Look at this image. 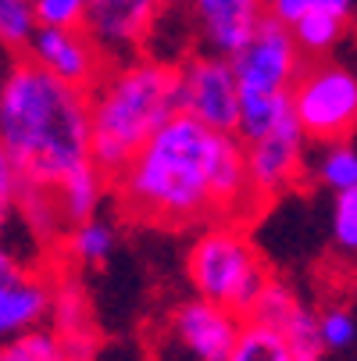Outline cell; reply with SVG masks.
<instances>
[{
	"label": "cell",
	"instance_id": "1",
	"mask_svg": "<svg viewBox=\"0 0 357 361\" xmlns=\"http://www.w3.org/2000/svg\"><path fill=\"white\" fill-rule=\"evenodd\" d=\"M118 208L146 226L186 229L229 222L258 204L246 179V147L236 133H218L179 111L111 179Z\"/></svg>",
	"mask_w": 357,
	"mask_h": 361
},
{
	"label": "cell",
	"instance_id": "2",
	"mask_svg": "<svg viewBox=\"0 0 357 361\" xmlns=\"http://www.w3.org/2000/svg\"><path fill=\"white\" fill-rule=\"evenodd\" d=\"M0 143L36 186H58L93 161L89 90L68 86L32 58H11L0 93Z\"/></svg>",
	"mask_w": 357,
	"mask_h": 361
},
{
	"label": "cell",
	"instance_id": "3",
	"mask_svg": "<svg viewBox=\"0 0 357 361\" xmlns=\"http://www.w3.org/2000/svg\"><path fill=\"white\" fill-rule=\"evenodd\" d=\"M179 111V65L150 54L111 61L100 82L89 90L93 165L115 179Z\"/></svg>",
	"mask_w": 357,
	"mask_h": 361
},
{
	"label": "cell",
	"instance_id": "4",
	"mask_svg": "<svg viewBox=\"0 0 357 361\" xmlns=\"http://www.w3.org/2000/svg\"><path fill=\"white\" fill-rule=\"evenodd\" d=\"M186 279L196 297L225 304L246 319L261 286L272 279L261 254L236 222H211L200 229L186 254Z\"/></svg>",
	"mask_w": 357,
	"mask_h": 361
},
{
	"label": "cell",
	"instance_id": "5",
	"mask_svg": "<svg viewBox=\"0 0 357 361\" xmlns=\"http://www.w3.org/2000/svg\"><path fill=\"white\" fill-rule=\"evenodd\" d=\"M246 319L208 297H186L161 319L154 361H229Z\"/></svg>",
	"mask_w": 357,
	"mask_h": 361
},
{
	"label": "cell",
	"instance_id": "6",
	"mask_svg": "<svg viewBox=\"0 0 357 361\" xmlns=\"http://www.w3.org/2000/svg\"><path fill=\"white\" fill-rule=\"evenodd\" d=\"M293 118L315 143H346L357 133V72L336 61H308L289 93Z\"/></svg>",
	"mask_w": 357,
	"mask_h": 361
},
{
	"label": "cell",
	"instance_id": "7",
	"mask_svg": "<svg viewBox=\"0 0 357 361\" xmlns=\"http://www.w3.org/2000/svg\"><path fill=\"white\" fill-rule=\"evenodd\" d=\"M303 65L308 61H303L293 32L275 18H265L258 32L232 54L243 97H289Z\"/></svg>",
	"mask_w": 357,
	"mask_h": 361
},
{
	"label": "cell",
	"instance_id": "8",
	"mask_svg": "<svg viewBox=\"0 0 357 361\" xmlns=\"http://www.w3.org/2000/svg\"><path fill=\"white\" fill-rule=\"evenodd\" d=\"M179 90L182 111L218 133H236L239 126V79L232 58L222 54H193L179 65Z\"/></svg>",
	"mask_w": 357,
	"mask_h": 361
},
{
	"label": "cell",
	"instance_id": "9",
	"mask_svg": "<svg viewBox=\"0 0 357 361\" xmlns=\"http://www.w3.org/2000/svg\"><path fill=\"white\" fill-rule=\"evenodd\" d=\"M243 147H246V179H250V193L258 208H265V204H272L275 197H282L286 190L300 183L308 136H303L296 118H286L272 133Z\"/></svg>",
	"mask_w": 357,
	"mask_h": 361
},
{
	"label": "cell",
	"instance_id": "10",
	"mask_svg": "<svg viewBox=\"0 0 357 361\" xmlns=\"http://www.w3.org/2000/svg\"><path fill=\"white\" fill-rule=\"evenodd\" d=\"M246 322H258V326L279 333L282 343L289 347L293 361H322L329 354V347L322 340L318 315L279 279H268L261 286L258 300H253L250 312H246Z\"/></svg>",
	"mask_w": 357,
	"mask_h": 361
},
{
	"label": "cell",
	"instance_id": "11",
	"mask_svg": "<svg viewBox=\"0 0 357 361\" xmlns=\"http://www.w3.org/2000/svg\"><path fill=\"white\" fill-rule=\"evenodd\" d=\"M25 58H32L39 68L79 90H93L111 65V58L100 50V43L86 29H39L25 50Z\"/></svg>",
	"mask_w": 357,
	"mask_h": 361
},
{
	"label": "cell",
	"instance_id": "12",
	"mask_svg": "<svg viewBox=\"0 0 357 361\" xmlns=\"http://www.w3.org/2000/svg\"><path fill=\"white\" fill-rule=\"evenodd\" d=\"M158 0H93L86 32L100 43V50L111 58H132L136 50L150 39L158 25Z\"/></svg>",
	"mask_w": 357,
	"mask_h": 361
},
{
	"label": "cell",
	"instance_id": "13",
	"mask_svg": "<svg viewBox=\"0 0 357 361\" xmlns=\"http://www.w3.org/2000/svg\"><path fill=\"white\" fill-rule=\"evenodd\" d=\"M189 15L208 54L232 58L268 18V0H189Z\"/></svg>",
	"mask_w": 357,
	"mask_h": 361
},
{
	"label": "cell",
	"instance_id": "14",
	"mask_svg": "<svg viewBox=\"0 0 357 361\" xmlns=\"http://www.w3.org/2000/svg\"><path fill=\"white\" fill-rule=\"evenodd\" d=\"M50 304H54V276L46 269H25L22 276L0 286V343L25 333L46 329Z\"/></svg>",
	"mask_w": 357,
	"mask_h": 361
},
{
	"label": "cell",
	"instance_id": "15",
	"mask_svg": "<svg viewBox=\"0 0 357 361\" xmlns=\"http://www.w3.org/2000/svg\"><path fill=\"white\" fill-rule=\"evenodd\" d=\"M50 329L68 347L72 361H93L100 350V333L93 319V304L86 286L75 279L72 269L54 276V304H50Z\"/></svg>",
	"mask_w": 357,
	"mask_h": 361
},
{
	"label": "cell",
	"instance_id": "16",
	"mask_svg": "<svg viewBox=\"0 0 357 361\" xmlns=\"http://www.w3.org/2000/svg\"><path fill=\"white\" fill-rule=\"evenodd\" d=\"M118 247V233L108 219H86V222H75L65 229L61 243H58V254L68 269H100L111 262V254Z\"/></svg>",
	"mask_w": 357,
	"mask_h": 361
},
{
	"label": "cell",
	"instance_id": "17",
	"mask_svg": "<svg viewBox=\"0 0 357 361\" xmlns=\"http://www.w3.org/2000/svg\"><path fill=\"white\" fill-rule=\"evenodd\" d=\"M22 229L43 243V247H58L68 222H65V212H61V200H58V190L54 186H36V183H25L22 186V197H18V215Z\"/></svg>",
	"mask_w": 357,
	"mask_h": 361
},
{
	"label": "cell",
	"instance_id": "18",
	"mask_svg": "<svg viewBox=\"0 0 357 361\" xmlns=\"http://www.w3.org/2000/svg\"><path fill=\"white\" fill-rule=\"evenodd\" d=\"M54 190H58V200H61L65 222L75 226V222H86V219L100 215V204H104V193L111 190V179L89 161V165L75 169L68 179H61Z\"/></svg>",
	"mask_w": 357,
	"mask_h": 361
},
{
	"label": "cell",
	"instance_id": "19",
	"mask_svg": "<svg viewBox=\"0 0 357 361\" xmlns=\"http://www.w3.org/2000/svg\"><path fill=\"white\" fill-rule=\"evenodd\" d=\"M286 118H293V100L289 97H243L236 136L243 143H250V140L272 133L275 126H282Z\"/></svg>",
	"mask_w": 357,
	"mask_h": 361
},
{
	"label": "cell",
	"instance_id": "20",
	"mask_svg": "<svg viewBox=\"0 0 357 361\" xmlns=\"http://www.w3.org/2000/svg\"><path fill=\"white\" fill-rule=\"evenodd\" d=\"M315 176L332 197L357 193V147L325 143L322 154H318V161H315Z\"/></svg>",
	"mask_w": 357,
	"mask_h": 361
},
{
	"label": "cell",
	"instance_id": "21",
	"mask_svg": "<svg viewBox=\"0 0 357 361\" xmlns=\"http://www.w3.org/2000/svg\"><path fill=\"white\" fill-rule=\"evenodd\" d=\"M36 32H39V18L32 0H0V50L4 54L22 58Z\"/></svg>",
	"mask_w": 357,
	"mask_h": 361
},
{
	"label": "cell",
	"instance_id": "22",
	"mask_svg": "<svg viewBox=\"0 0 357 361\" xmlns=\"http://www.w3.org/2000/svg\"><path fill=\"white\" fill-rule=\"evenodd\" d=\"M289 32H293V39H296V47H300L303 58L322 61L329 50L343 39L346 22H343V18H332V15H322V11H311V15H303Z\"/></svg>",
	"mask_w": 357,
	"mask_h": 361
},
{
	"label": "cell",
	"instance_id": "23",
	"mask_svg": "<svg viewBox=\"0 0 357 361\" xmlns=\"http://www.w3.org/2000/svg\"><path fill=\"white\" fill-rule=\"evenodd\" d=\"M0 361H72V354L58 340V333L46 326V329H36V333L18 336V340L0 343Z\"/></svg>",
	"mask_w": 357,
	"mask_h": 361
},
{
	"label": "cell",
	"instance_id": "24",
	"mask_svg": "<svg viewBox=\"0 0 357 361\" xmlns=\"http://www.w3.org/2000/svg\"><path fill=\"white\" fill-rule=\"evenodd\" d=\"M229 361H293V354H289V347L282 343L279 333H272L258 322H246Z\"/></svg>",
	"mask_w": 357,
	"mask_h": 361
},
{
	"label": "cell",
	"instance_id": "25",
	"mask_svg": "<svg viewBox=\"0 0 357 361\" xmlns=\"http://www.w3.org/2000/svg\"><path fill=\"white\" fill-rule=\"evenodd\" d=\"M39 29H86L93 0H32Z\"/></svg>",
	"mask_w": 357,
	"mask_h": 361
},
{
	"label": "cell",
	"instance_id": "26",
	"mask_svg": "<svg viewBox=\"0 0 357 361\" xmlns=\"http://www.w3.org/2000/svg\"><path fill=\"white\" fill-rule=\"evenodd\" d=\"M22 186H25V176L18 172V165L11 161V154L0 143V240L11 229L15 215H18V197H22Z\"/></svg>",
	"mask_w": 357,
	"mask_h": 361
},
{
	"label": "cell",
	"instance_id": "27",
	"mask_svg": "<svg viewBox=\"0 0 357 361\" xmlns=\"http://www.w3.org/2000/svg\"><path fill=\"white\" fill-rule=\"evenodd\" d=\"M318 322H322V340L329 350H346L357 343V319L346 307H329V312L318 315Z\"/></svg>",
	"mask_w": 357,
	"mask_h": 361
},
{
	"label": "cell",
	"instance_id": "28",
	"mask_svg": "<svg viewBox=\"0 0 357 361\" xmlns=\"http://www.w3.org/2000/svg\"><path fill=\"white\" fill-rule=\"evenodd\" d=\"M332 240L339 250L357 254V193H343L332 200Z\"/></svg>",
	"mask_w": 357,
	"mask_h": 361
},
{
	"label": "cell",
	"instance_id": "29",
	"mask_svg": "<svg viewBox=\"0 0 357 361\" xmlns=\"http://www.w3.org/2000/svg\"><path fill=\"white\" fill-rule=\"evenodd\" d=\"M303 15H311V0H268V18L293 29Z\"/></svg>",
	"mask_w": 357,
	"mask_h": 361
},
{
	"label": "cell",
	"instance_id": "30",
	"mask_svg": "<svg viewBox=\"0 0 357 361\" xmlns=\"http://www.w3.org/2000/svg\"><path fill=\"white\" fill-rule=\"evenodd\" d=\"M29 269V262H25V257L11 247V243H4V240H0V286H4L8 279H15V276H22Z\"/></svg>",
	"mask_w": 357,
	"mask_h": 361
},
{
	"label": "cell",
	"instance_id": "31",
	"mask_svg": "<svg viewBox=\"0 0 357 361\" xmlns=\"http://www.w3.org/2000/svg\"><path fill=\"white\" fill-rule=\"evenodd\" d=\"M311 11H322V15H332V18L350 22V15H353V0H311Z\"/></svg>",
	"mask_w": 357,
	"mask_h": 361
},
{
	"label": "cell",
	"instance_id": "32",
	"mask_svg": "<svg viewBox=\"0 0 357 361\" xmlns=\"http://www.w3.org/2000/svg\"><path fill=\"white\" fill-rule=\"evenodd\" d=\"M8 65H11V54L0 50V93H4V79H8Z\"/></svg>",
	"mask_w": 357,
	"mask_h": 361
},
{
	"label": "cell",
	"instance_id": "33",
	"mask_svg": "<svg viewBox=\"0 0 357 361\" xmlns=\"http://www.w3.org/2000/svg\"><path fill=\"white\" fill-rule=\"evenodd\" d=\"M158 4H168V0H158Z\"/></svg>",
	"mask_w": 357,
	"mask_h": 361
}]
</instances>
